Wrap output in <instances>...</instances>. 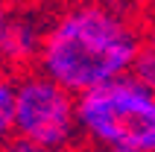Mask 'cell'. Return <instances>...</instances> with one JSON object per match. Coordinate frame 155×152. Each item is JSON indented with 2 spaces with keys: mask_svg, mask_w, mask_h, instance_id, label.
I'll use <instances>...</instances> for the list:
<instances>
[{
  "mask_svg": "<svg viewBox=\"0 0 155 152\" xmlns=\"http://www.w3.org/2000/svg\"><path fill=\"white\" fill-rule=\"evenodd\" d=\"M143 47V29L108 0H79L47 21L38 70L82 94L132 76Z\"/></svg>",
  "mask_w": 155,
  "mask_h": 152,
  "instance_id": "6da1fadb",
  "label": "cell"
},
{
  "mask_svg": "<svg viewBox=\"0 0 155 152\" xmlns=\"http://www.w3.org/2000/svg\"><path fill=\"white\" fill-rule=\"evenodd\" d=\"M76 111L88 149L155 152V88L135 76L82 94Z\"/></svg>",
  "mask_w": 155,
  "mask_h": 152,
  "instance_id": "7a4b0ae2",
  "label": "cell"
},
{
  "mask_svg": "<svg viewBox=\"0 0 155 152\" xmlns=\"http://www.w3.org/2000/svg\"><path fill=\"white\" fill-rule=\"evenodd\" d=\"M76 102V94L53 82L38 68L15 76V137L73 152L82 140Z\"/></svg>",
  "mask_w": 155,
  "mask_h": 152,
  "instance_id": "3957f363",
  "label": "cell"
},
{
  "mask_svg": "<svg viewBox=\"0 0 155 152\" xmlns=\"http://www.w3.org/2000/svg\"><path fill=\"white\" fill-rule=\"evenodd\" d=\"M44 32H47V21L35 18L32 12H12L3 41H0V68L9 70L12 76L35 70Z\"/></svg>",
  "mask_w": 155,
  "mask_h": 152,
  "instance_id": "277c9868",
  "label": "cell"
},
{
  "mask_svg": "<svg viewBox=\"0 0 155 152\" xmlns=\"http://www.w3.org/2000/svg\"><path fill=\"white\" fill-rule=\"evenodd\" d=\"M15 137V76L0 68V146Z\"/></svg>",
  "mask_w": 155,
  "mask_h": 152,
  "instance_id": "5b68a950",
  "label": "cell"
},
{
  "mask_svg": "<svg viewBox=\"0 0 155 152\" xmlns=\"http://www.w3.org/2000/svg\"><path fill=\"white\" fill-rule=\"evenodd\" d=\"M135 79H140L143 85L155 88V26L143 35V47H140V56H138V64L132 70Z\"/></svg>",
  "mask_w": 155,
  "mask_h": 152,
  "instance_id": "8992f818",
  "label": "cell"
},
{
  "mask_svg": "<svg viewBox=\"0 0 155 152\" xmlns=\"http://www.w3.org/2000/svg\"><path fill=\"white\" fill-rule=\"evenodd\" d=\"M0 152H68V149H50V146L32 144V140H21V137H12L9 144L0 146Z\"/></svg>",
  "mask_w": 155,
  "mask_h": 152,
  "instance_id": "52a82bcc",
  "label": "cell"
},
{
  "mask_svg": "<svg viewBox=\"0 0 155 152\" xmlns=\"http://www.w3.org/2000/svg\"><path fill=\"white\" fill-rule=\"evenodd\" d=\"M9 18H12V12H9L6 0H0V41H3V32H6V26H9Z\"/></svg>",
  "mask_w": 155,
  "mask_h": 152,
  "instance_id": "ba28073f",
  "label": "cell"
},
{
  "mask_svg": "<svg viewBox=\"0 0 155 152\" xmlns=\"http://www.w3.org/2000/svg\"><path fill=\"white\" fill-rule=\"evenodd\" d=\"M88 152H129V149H88Z\"/></svg>",
  "mask_w": 155,
  "mask_h": 152,
  "instance_id": "9c48e42d",
  "label": "cell"
}]
</instances>
